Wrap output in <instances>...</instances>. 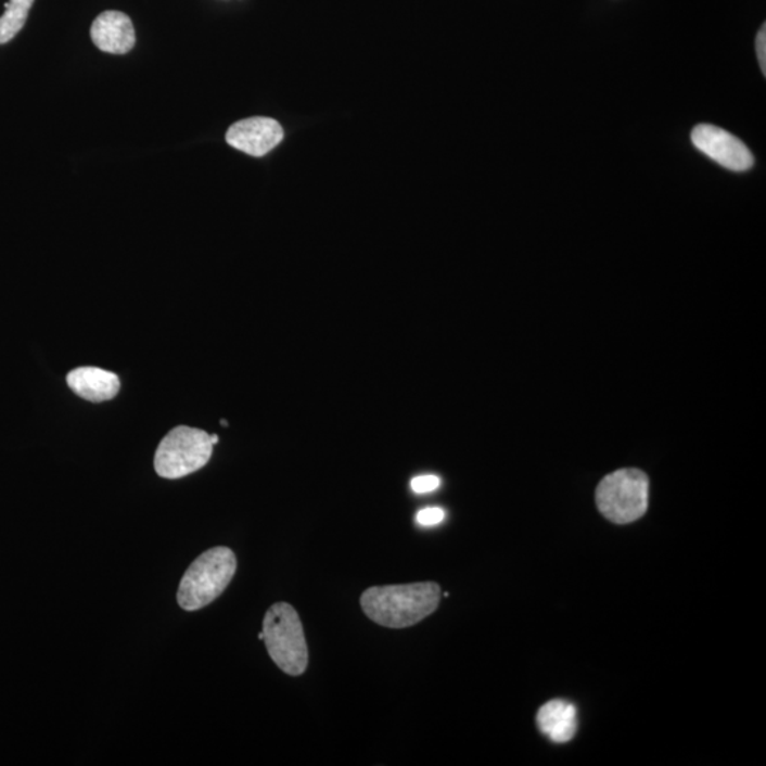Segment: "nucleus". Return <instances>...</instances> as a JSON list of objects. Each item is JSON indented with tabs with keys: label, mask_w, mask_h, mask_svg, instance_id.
Listing matches in <instances>:
<instances>
[{
	"label": "nucleus",
	"mask_w": 766,
	"mask_h": 766,
	"mask_svg": "<svg viewBox=\"0 0 766 766\" xmlns=\"http://www.w3.org/2000/svg\"><path fill=\"white\" fill-rule=\"evenodd\" d=\"M441 603L436 583L373 586L361 597V607L372 622L391 629H405L426 620Z\"/></svg>",
	"instance_id": "nucleus-1"
},
{
	"label": "nucleus",
	"mask_w": 766,
	"mask_h": 766,
	"mask_svg": "<svg viewBox=\"0 0 766 766\" xmlns=\"http://www.w3.org/2000/svg\"><path fill=\"white\" fill-rule=\"evenodd\" d=\"M238 570L237 556L230 548L216 547L203 552L182 576L178 603L183 611L193 612L216 601Z\"/></svg>",
	"instance_id": "nucleus-2"
},
{
	"label": "nucleus",
	"mask_w": 766,
	"mask_h": 766,
	"mask_svg": "<svg viewBox=\"0 0 766 766\" xmlns=\"http://www.w3.org/2000/svg\"><path fill=\"white\" fill-rule=\"evenodd\" d=\"M263 641L281 672L302 676L308 667V648L303 623L292 604L275 603L263 621Z\"/></svg>",
	"instance_id": "nucleus-3"
},
{
	"label": "nucleus",
	"mask_w": 766,
	"mask_h": 766,
	"mask_svg": "<svg viewBox=\"0 0 766 766\" xmlns=\"http://www.w3.org/2000/svg\"><path fill=\"white\" fill-rule=\"evenodd\" d=\"M597 505L612 523H635L648 511V475L638 469H622L607 475L599 483Z\"/></svg>",
	"instance_id": "nucleus-4"
},
{
	"label": "nucleus",
	"mask_w": 766,
	"mask_h": 766,
	"mask_svg": "<svg viewBox=\"0 0 766 766\" xmlns=\"http://www.w3.org/2000/svg\"><path fill=\"white\" fill-rule=\"evenodd\" d=\"M212 436L201 429L178 426L161 441L154 465L161 477L175 480L205 468L214 454Z\"/></svg>",
	"instance_id": "nucleus-5"
},
{
	"label": "nucleus",
	"mask_w": 766,
	"mask_h": 766,
	"mask_svg": "<svg viewBox=\"0 0 766 766\" xmlns=\"http://www.w3.org/2000/svg\"><path fill=\"white\" fill-rule=\"evenodd\" d=\"M691 141L697 150L733 173H745L754 165V156L744 142L723 128L701 124L691 132Z\"/></svg>",
	"instance_id": "nucleus-6"
},
{
	"label": "nucleus",
	"mask_w": 766,
	"mask_h": 766,
	"mask_svg": "<svg viewBox=\"0 0 766 766\" xmlns=\"http://www.w3.org/2000/svg\"><path fill=\"white\" fill-rule=\"evenodd\" d=\"M284 131L273 118L253 117L233 124L226 133L230 146L252 156H263L283 141Z\"/></svg>",
	"instance_id": "nucleus-7"
},
{
	"label": "nucleus",
	"mask_w": 766,
	"mask_h": 766,
	"mask_svg": "<svg viewBox=\"0 0 766 766\" xmlns=\"http://www.w3.org/2000/svg\"><path fill=\"white\" fill-rule=\"evenodd\" d=\"M92 43L101 52L126 54L136 46V29L126 13L107 11L95 17L91 25Z\"/></svg>",
	"instance_id": "nucleus-8"
},
{
	"label": "nucleus",
	"mask_w": 766,
	"mask_h": 766,
	"mask_svg": "<svg viewBox=\"0 0 766 766\" xmlns=\"http://www.w3.org/2000/svg\"><path fill=\"white\" fill-rule=\"evenodd\" d=\"M67 385L74 394L94 404L115 398L122 387L119 378L114 372L94 367L73 369L68 372Z\"/></svg>",
	"instance_id": "nucleus-9"
},
{
	"label": "nucleus",
	"mask_w": 766,
	"mask_h": 766,
	"mask_svg": "<svg viewBox=\"0 0 766 766\" xmlns=\"http://www.w3.org/2000/svg\"><path fill=\"white\" fill-rule=\"evenodd\" d=\"M539 730L557 744H565L578 731V712L572 703L552 700L544 704L537 714Z\"/></svg>",
	"instance_id": "nucleus-10"
},
{
	"label": "nucleus",
	"mask_w": 766,
	"mask_h": 766,
	"mask_svg": "<svg viewBox=\"0 0 766 766\" xmlns=\"http://www.w3.org/2000/svg\"><path fill=\"white\" fill-rule=\"evenodd\" d=\"M35 0H9L7 12L0 17V44L9 43L26 25Z\"/></svg>",
	"instance_id": "nucleus-11"
},
{
	"label": "nucleus",
	"mask_w": 766,
	"mask_h": 766,
	"mask_svg": "<svg viewBox=\"0 0 766 766\" xmlns=\"http://www.w3.org/2000/svg\"><path fill=\"white\" fill-rule=\"evenodd\" d=\"M438 486H441V478L432 474L419 475V477H414L412 482H410V487H412V490L417 494L435 491Z\"/></svg>",
	"instance_id": "nucleus-12"
},
{
	"label": "nucleus",
	"mask_w": 766,
	"mask_h": 766,
	"mask_svg": "<svg viewBox=\"0 0 766 766\" xmlns=\"http://www.w3.org/2000/svg\"><path fill=\"white\" fill-rule=\"evenodd\" d=\"M445 516V511L438 509V507H429V509H423L418 512L417 521L422 527H433V525L443 523Z\"/></svg>",
	"instance_id": "nucleus-13"
},
{
	"label": "nucleus",
	"mask_w": 766,
	"mask_h": 766,
	"mask_svg": "<svg viewBox=\"0 0 766 766\" xmlns=\"http://www.w3.org/2000/svg\"><path fill=\"white\" fill-rule=\"evenodd\" d=\"M756 55H758V62L761 71H763L764 76L766 74V29L765 25L761 27L758 36H756Z\"/></svg>",
	"instance_id": "nucleus-14"
},
{
	"label": "nucleus",
	"mask_w": 766,
	"mask_h": 766,
	"mask_svg": "<svg viewBox=\"0 0 766 766\" xmlns=\"http://www.w3.org/2000/svg\"><path fill=\"white\" fill-rule=\"evenodd\" d=\"M218 442H219V436H218V435H212V443H214V445H218Z\"/></svg>",
	"instance_id": "nucleus-15"
},
{
	"label": "nucleus",
	"mask_w": 766,
	"mask_h": 766,
	"mask_svg": "<svg viewBox=\"0 0 766 766\" xmlns=\"http://www.w3.org/2000/svg\"><path fill=\"white\" fill-rule=\"evenodd\" d=\"M220 423L224 424V426H228V422H226V420H221Z\"/></svg>",
	"instance_id": "nucleus-16"
}]
</instances>
